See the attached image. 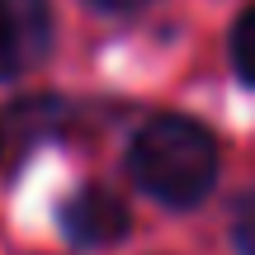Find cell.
I'll return each mask as SVG.
<instances>
[{"instance_id": "obj_1", "label": "cell", "mask_w": 255, "mask_h": 255, "mask_svg": "<svg viewBox=\"0 0 255 255\" xmlns=\"http://www.w3.org/2000/svg\"><path fill=\"white\" fill-rule=\"evenodd\" d=\"M218 137L184 114H156L151 123L137 128L128 146V175L146 199L165 208H199L218 184Z\"/></svg>"}, {"instance_id": "obj_2", "label": "cell", "mask_w": 255, "mask_h": 255, "mask_svg": "<svg viewBox=\"0 0 255 255\" xmlns=\"http://www.w3.org/2000/svg\"><path fill=\"white\" fill-rule=\"evenodd\" d=\"M57 222H62V237L71 241L76 251H104V246H119L128 237L132 213H128V203L114 189H104V184H81V189L62 203Z\"/></svg>"}, {"instance_id": "obj_3", "label": "cell", "mask_w": 255, "mask_h": 255, "mask_svg": "<svg viewBox=\"0 0 255 255\" xmlns=\"http://www.w3.org/2000/svg\"><path fill=\"white\" fill-rule=\"evenodd\" d=\"M52 52L47 0H0V81L28 76Z\"/></svg>"}, {"instance_id": "obj_4", "label": "cell", "mask_w": 255, "mask_h": 255, "mask_svg": "<svg viewBox=\"0 0 255 255\" xmlns=\"http://www.w3.org/2000/svg\"><path fill=\"white\" fill-rule=\"evenodd\" d=\"M232 71L255 85V5H246L232 24Z\"/></svg>"}, {"instance_id": "obj_5", "label": "cell", "mask_w": 255, "mask_h": 255, "mask_svg": "<svg viewBox=\"0 0 255 255\" xmlns=\"http://www.w3.org/2000/svg\"><path fill=\"white\" fill-rule=\"evenodd\" d=\"M232 246L237 255H255V184L232 203Z\"/></svg>"}, {"instance_id": "obj_6", "label": "cell", "mask_w": 255, "mask_h": 255, "mask_svg": "<svg viewBox=\"0 0 255 255\" xmlns=\"http://www.w3.org/2000/svg\"><path fill=\"white\" fill-rule=\"evenodd\" d=\"M90 5H100V9H109V14H132V9H142V5H151V0H90Z\"/></svg>"}]
</instances>
